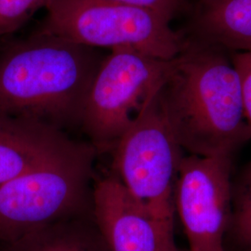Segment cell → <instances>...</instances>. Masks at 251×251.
I'll use <instances>...</instances> for the list:
<instances>
[{"label": "cell", "mask_w": 251, "mask_h": 251, "mask_svg": "<svg viewBox=\"0 0 251 251\" xmlns=\"http://www.w3.org/2000/svg\"><path fill=\"white\" fill-rule=\"evenodd\" d=\"M36 31L96 50H133L176 59L188 39L158 12L117 0H48Z\"/></svg>", "instance_id": "3957f363"}, {"label": "cell", "mask_w": 251, "mask_h": 251, "mask_svg": "<svg viewBox=\"0 0 251 251\" xmlns=\"http://www.w3.org/2000/svg\"><path fill=\"white\" fill-rule=\"evenodd\" d=\"M238 251H251V164L244 175L225 235Z\"/></svg>", "instance_id": "7c38bea8"}, {"label": "cell", "mask_w": 251, "mask_h": 251, "mask_svg": "<svg viewBox=\"0 0 251 251\" xmlns=\"http://www.w3.org/2000/svg\"><path fill=\"white\" fill-rule=\"evenodd\" d=\"M231 158L183 156L174 192L188 251L225 250L232 218Z\"/></svg>", "instance_id": "52a82bcc"}, {"label": "cell", "mask_w": 251, "mask_h": 251, "mask_svg": "<svg viewBox=\"0 0 251 251\" xmlns=\"http://www.w3.org/2000/svg\"><path fill=\"white\" fill-rule=\"evenodd\" d=\"M96 150H77L0 186V247L64 220L84 215Z\"/></svg>", "instance_id": "277c9868"}, {"label": "cell", "mask_w": 251, "mask_h": 251, "mask_svg": "<svg viewBox=\"0 0 251 251\" xmlns=\"http://www.w3.org/2000/svg\"><path fill=\"white\" fill-rule=\"evenodd\" d=\"M105 54L36 31L0 48V117L21 118L64 132L80 126Z\"/></svg>", "instance_id": "6da1fadb"}, {"label": "cell", "mask_w": 251, "mask_h": 251, "mask_svg": "<svg viewBox=\"0 0 251 251\" xmlns=\"http://www.w3.org/2000/svg\"><path fill=\"white\" fill-rule=\"evenodd\" d=\"M77 216L49 225L14 242L1 251H111L92 218Z\"/></svg>", "instance_id": "8fae6325"}, {"label": "cell", "mask_w": 251, "mask_h": 251, "mask_svg": "<svg viewBox=\"0 0 251 251\" xmlns=\"http://www.w3.org/2000/svg\"><path fill=\"white\" fill-rule=\"evenodd\" d=\"M174 60L128 49L105 55L90 86L80 126L96 151L115 149L148 100L168 79Z\"/></svg>", "instance_id": "8992f818"}, {"label": "cell", "mask_w": 251, "mask_h": 251, "mask_svg": "<svg viewBox=\"0 0 251 251\" xmlns=\"http://www.w3.org/2000/svg\"><path fill=\"white\" fill-rule=\"evenodd\" d=\"M227 251V250H226V249H225V250H223V251Z\"/></svg>", "instance_id": "2e32d148"}, {"label": "cell", "mask_w": 251, "mask_h": 251, "mask_svg": "<svg viewBox=\"0 0 251 251\" xmlns=\"http://www.w3.org/2000/svg\"><path fill=\"white\" fill-rule=\"evenodd\" d=\"M232 63L238 73L245 117L251 129V50L235 52Z\"/></svg>", "instance_id": "5bb4252c"}, {"label": "cell", "mask_w": 251, "mask_h": 251, "mask_svg": "<svg viewBox=\"0 0 251 251\" xmlns=\"http://www.w3.org/2000/svg\"><path fill=\"white\" fill-rule=\"evenodd\" d=\"M159 91L112 151V174L151 215L174 224V192L184 155L165 116Z\"/></svg>", "instance_id": "5b68a950"}, {"label": "cell", "mask_w": 251, "mask_h": 251, "mask_svg": "<svg viewBox=\"0 0 251 251\" xmlns=\"http://www.w3.org/2000/svg\"><path fill=\"white\" fill-rule=\"evenodd\" d=\"M130 5L152 9L171 21L184 7L186 0H117Z\"/></svg>", "instance_id": "9a60e30c"}, {"label": "cell", "mask_w": 251, "mask_h": 251, "mask_svg": "<svg viewBox=\"0 0 251 251\" xmlns=\"http://www.w3.org/2000/svg\"><path fill=\"white\" fill-rule=\"evenodd\" d=\"M91 211L111 251H179L174 224L151 215L113 174L94 184Z\"/></svg>", "instance_id": "ba28073f"}, {"label": "cell", "mask_w": 251, "mask_h": 251, "mask_svg": "<svg viewBox=\"0 0 251 251\" xmlns=\"http://www.w3.org/2000/svg\"><path fill=\"white\" fill-rule=\"evenodd\" d=\"M159 97L174 137L190 154L232 157L251 139L238 73L215 48L188 40Z\"/></svg>", "instance_id": "7a4b0ae2"}, {"label": "cell", "mask_w": 251, "mask_h": 251, "mask_svg": "<svg viewBox=\"0 0 251 251\" xmlns=\"http://www.w3.org/2000/svg\"></svg>", "instance_id": "e0dca14e"}, {"label": "cell", "mask_w": 251, "mask_h": 251, "mask_svg": "<svg viewBox=\"0 0 251 251\" xmlns=\"http://www.w3.org/2000/svg\"><path fill=\"white\" fill-rule=\"evenodd\" d=\"M82 145L53 127L21 118L0 117V186Z\"/></svg>", "instance_id": "9c48e42d"}, {"label": "cell", "mask_w": 251, "mask_h": 251, "mask_svg": "<svg viewBox=\"0 0 251 251\" xmlns=\"http://www.w3.org/2000/svg\"><path fill=\"white\" fill-rule=\"evenodd\" d=\"M48 0H0V38L24 26Z\"/></svg>", "instance_id": "4fadbf2b"}, {"label": "cell", "mask_w": 251, "mask_h": 251, "mask_svg": "<svg viewBox=\"0 0 251 251\" xmlns=\"http://www.w3.org/2000/svg\"><path fill=\"white\" fill-rule=\"evenodd\" d=\"M192 26L205 46L251 50V0H197Z\"/></svg>", "instance_id": "30bf717a"}]
</instances>
